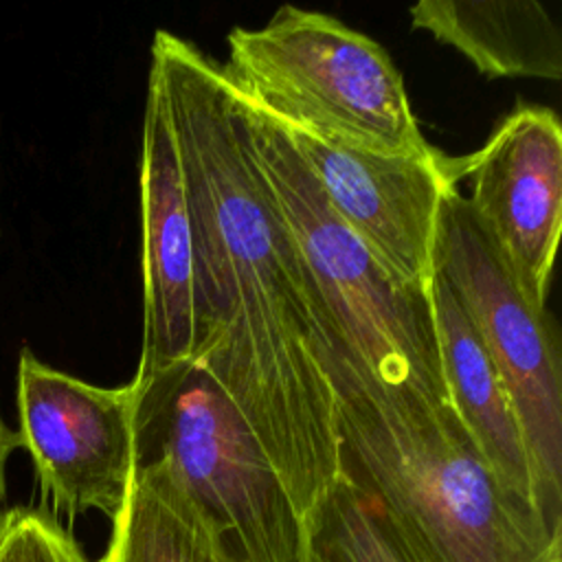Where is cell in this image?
Here are the masks:
<instances>
[{
  "label": "cell",
  "mask_w": 562,
  "mask_h": 562,
  "mask_svg": "<svg viewBox=\"0 0 562 562\" xmlns=\"http://www.w3.org/2000/svg\"><path fill=\"white\" fill-rule=\"evenodd\" d=\"M20 446L18 430H11L0 413V503L7 496V465L11 459V452Z\"/></svg>",
  "instance_id": "obj_16"
},
{
  "label": "cell",
  "mask_w": 562,
  "mask_h": 562,
  "mask_svg": "<svg viewBox=\"0 0 562 562\" xmlns=\"http://www.w3.org/2000/svg\"><path fill=\"white\" fill-rule=\"evenodd\" d=\"M340 476L417 562H560L562 538L490 470L450 404L336 393Z\"/></svg>",
  "instance_id": "obj_2"
},
{
  "label": "cell",
  "mask_w": 562,
  "mask_h": 562,
  "mask_svg": "<svg viewBox=\"0 0 562 562\" xmlns=\"http://www.w3.org/2000/svg\"><path fill=\"white\" fill-rule=\"evenodd\" d=\"M0 562H94L75 536L44 507L0 512Z\"/></svg>",
  "instance_id": "obj_15"
},
{
  "label": "cell",
  "mask_w": 562,
  "mask_h": 562,
  "mask_svg": "<svg viewBox=\"0 0 562 562\" xmlns=\"http://www.w3.org/2000/svg\"><path fill=\"white\" fill-rule=\"evenodd\" d=\"M285 132L340 222L400 283L430 290L441 202L459 184L457 158L435 147L380 154Z\"/></svg>",
  "instance_id": "obj_8"
},
{
  "label": "cell",
  "mask_w": 562,
  "mask_h": 562,
  "mask_svg": "<svg viewBox=\"0 0 562 562\" xmlns=\"http://www.w3.org/2000/svg\"><path fill=\"white\" fill-rule=\"evenodd\" d=\"M143 386H97L53 369L24 347L18 358L20 446L31 454L50 514L114 516L136 465Z\"/></svg>",
  "instance_id": "obj_7"
},
{
  "label": "cell",
  "mask_w": 562,
  "mask_h": 562,
  "mask_svg": "<svg viewBox=\"0 0 562 562\" xmlns=\"http://www.w3.org/2000/svg\"><path fill=\"white\" fill-rule=\"evenodd\" d=\"M160 79L195 246V362L237 406L299 516L340 476L307 274L252 160L222 61L158 29Z\"/></svg>",
  "instance_id": "obj_1"
},
{
  "label": "cell",
  "mask_w": 562,
  "mask_h": 562,
  "mask_svg": "<svg viewBox=\"0 0 562 562\" xmlns=\"http://www.w3.org/2000/svg\"><path fill=\"white\" fill-rule=\"evenodd\" d=\"M97 562H246L160 459H140Z\"/></svg>",
  "instance_id": "obj_13"
},
{
  "label": "cell",
  "mask_w": 562,
  "mask_h": 562,
  "mask_svg": "<svg viewBox=\"0 0 562 562\" xmlns=\"http://www.w3.org/2000/svg\"><path fill=\"white\" fill-rule=\"evenodd\" d=\"M226 46L231 88L290 130L380 154L432 147L391 55L334 15L283 4L259 29L235 26Z\"/></svg>",
  "instance_id": "obj_4"
},
{
  "label": "cell",
  "mask_w": 562,
  "mask_h": 562,
  "mask_svg": "<svg viewBox=\"0 0 562 562\" xmlns=\"http://www.w3.org/2000/svg\"><path fill=\"white\" fill-rule=\"evenodd\" d=\"M430 305L452 411L494 476L538 512L527 448L509 393L474 325L439 274L430 283Z\"/></svg>",
  "instance_id": "obj_11"
},
{
  "label": "cell",
  "mask_w": 562,
  "mask_h": 562,
  "mask_svg": "<svg viewBox=\"0 0 562 562\" xmlns=\"http://www.w3.org/2000/svg\"><path fill=\"white\" fill-rule=\"evenodd\" d=\"M143 345L134 375L149 380L191 360L195 347L193 226L167 99L149 70L140 145Z\"/></svg>",
  "instance_id": "obj_10"
},
{
  "label": "cell",
  "mask_w": 562,
  "mask_h": 562,
  "mask_svg": "<svg viewBox=\"0 0 562 562\" xmlns=\"http://www.w3.org/2000/svg\"><path fill=\"white\" fill-rule=\"evenodd\" d=\"M134 378L138 461H165L246 562H303V518L228 395L191 360Z\"/></svg>",
  "instance_id": "obj_5"
},
{
  "label": "cell",
  "mask_w": 562,
  "mask_h": 562,
  "mask_svg": "<svg viewBox=\"0 0 562 562\" xmlns=\"http://www.w3.org/2000/svg\"><path fill=\"white\" fill-rule=\"evenodd\" d=\"M432 261L509 393L538 514L562 538V367L549 312L522 296L459 184L443 195Z\"/></svg>",
  "instance_id": "obj_6"
},
{
  "label": "cell",
  "mask_w": 562,
  "mask_h": 562,
  "mask_svg": "<svg viewBox=\"0 0 562 562\" xmlns=\"http://www.w3.org/2000/svg\"><path fill=\"white\" fill-rule=\"evenodd\" d=\"M413 29L461 50L487 77H562L560 31L538 0H419Z\"/></svg>",
  "instance_id": "obj_12"
},
{
  "label": "cell",
  "mask_w": 562,
  "mask_h": 562,
  "mask_svg": "<svg viewBox=\"0 0 562 562\" xmlns=\"http://www.w3.org/2000/svg\"><path fill=\"white\" fill-rule=\"evenodd\" d=\"M233 97L252 160L307 274L316 360L331 395L415 393L450 404L430 290L400 283L334 213L285 127L235 90Z\"/></svg>",
  "instance_id": "obj_3"
},
{
  "label": "cell",
  "mask_w": 562,
  "mask_h": 562,
  "mask_svg": "<svg viewBox=\"0 0 562 562\" xmlns=\"http://www.w3.org/2000/svg\"><path fill=\"white\" fill-rule=\"evenodd\" d=\"M303 536V562H417L378 507L342 476L305 516Z\"/></svg>",
  "instance_id": "obj_14"
},
{
  "label": "cell",
  "mask_w": 562,
  "mask_h": 562,
  "mask_svg": "<svg viewBox=\"0 0 562 562\" xmlns=\"http://www.w3.org/2000/svg\"><path fill=\"white\" fill-rule=\"evenodd\" d=\"M522 296L547 310L562 226V123L544 105L520 103L485 145L457 158V182Z\"/></svg>",
  "instance_id": "obj_9"
}]
</instances>
